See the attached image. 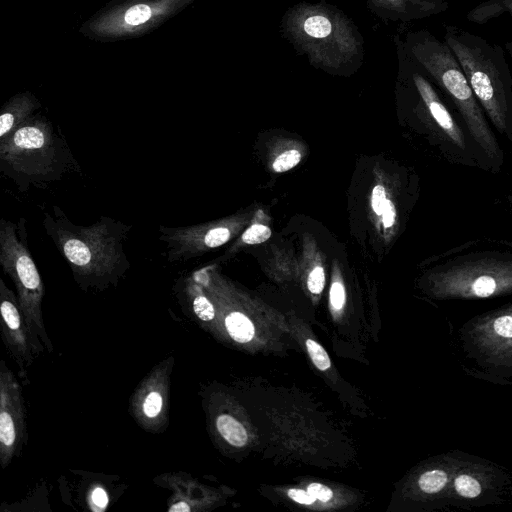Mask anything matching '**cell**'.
Segmentation results:
<instances>
[{
	"label": "cell",
	"mask_w": 512,
	"mask_h": 512,
	"mask_svg": "<svg viewBox=\"0 0 512 512\" xmlns=\"http://www.w3.org/2000/svg\"><path fill=\"white\" fill-rule=\"evenodd\" d=\"M0 172L24 192L82 169L60 128L38 114L0 141Z\"/></svg>",
	"instance_id": "obj_4"
},
{
	"label": "cell",
	"mask_w": 512,
	"mask_h": 512,
	"mask_svg": "<svg viewBox=\"0 0 512 512\" xmlns=\"http://www.w3.org/2000/svg\"><path fill=\"white\" fill-rule=\"evenodd\" d=\"M400 75L415 96L438 156L448 164L492 172L485 155L458 123L423 68L398 45Z\"/></svg>",
	"instance_id": "obj_6"
},
{
	"label": "cell",
	"mask_w": 512,
	"mask_h": 512,
	"mask_svg": "<svg viewBox=\"0 0 512 512\" xmlns=\"http://www.w3.org/2000/svg\"><path fill=\"white\" fill-rule=\"evenodd\" d=\"M301 160L299 151L291 149L280 154L273 162L275 172H285L295 167Z\"/></svg>",
	"instance_id": "obj_22"
},
{
	"label": "cell",
	"mask_w": 512,
	"mask_h": 512,
	"mask_svg": "<svg viewBox=\"0 0 512 512\" xmlns=\"http://www.w3.org/2000/svg\"><path fill=\"white\" fill-rule=\"evenodd\" d=\"M307 491L316 499L322 502L329 501L333 496L332 490L329 487L320 483H311L307 487Z\"/></svg>",
	"instance_id": "obj_27"
},
{
	"label": "cell",
	"mask_w": 512,
	"mask_h": 512,
	"mask_svg": "<svg viewBox=\"0 0 512 512\" xmlns=\"http://www.w3.org/2000/svg\"><path fill=\"white\" fill-rule=\"evenodd\" d=\"M0 314L2 340L11 359L25 377L27 370L45 348L31 332L21 310L17 294L0 279Z\"/></svg>",
	"instance_id": "obj_11"
},
{
	"label": "cell",
	"mask_w": 512,
	"mask_h": 512,
	"mask_svg": "<svg viewBox=\"0 0 512 512\" xmlns=\"http://www.w3.org/2000/svg\"><path fill=\"white\" fill-rule=\"evenodd\" d=\"M383 224L385 228L393 226L396 220V208L393 202L389 199L386 200L382 211Z\"/></svg>",
	"instance_id": "obj_29"
},
{
	"label": "cell",
	"mask_w": 512,
	"mask_h": 512,
	"mask_svg": "<svg viewBox=\"0 0 512 512\" xmlns=\"http://www.w3.org/2000/svg\"><path fill=\"white\" fill-rule=\"evenodd\" d=\"M181 303L202 322L214 320L216 312L213 303L205 294L203 285L194 273L179 277L174 285Z\"/></svg>",
	"instance_id": "obj_14"
},
{
	"label": "cell",
	"mask_w": 512,
	"mask_h": 512,
	"mask_svg": "<svg viewBox=\"0 0 512 512\" xmlns=\"http://www.w3.org/2000/svg\"><path fill=\"white\" fill-rule=\"evenodd\" d=\"M216 429L230 445L242 447L247 443L248 435L243 425L228 414H221L216 418Z\"/></svg>",
	"instance_id": "obj_18"
},
{
	"label": "cell",
	"mask_w": 512,
	"mask_h": 512,
	"mask_svg": "<svg viewBox=\"0 0 512 512\" xmlns=\"http://www.w3.org/2000/svg\"><path fill=\"white\" fill-rule=\"evenodd\" d=\"M91 504L96 510H104L109 503V497L106 491L101 487L93 489L90 495Z\"/></svg>",
	"instance_id": "obj_28"
},
{
	"label": "cell",
	"mask_w": 512,
	"mask_h": 512,
	"mask_svg": "<svg viewBox=\"0 0 512 512\" xmlns=\"http://www.w3.org/2000/svg\"><path fill=\"white\" fill-rule=\"evenodd\" d=\"M458 336L464 356L481 374L512 381V303L472 317Z\"/></svg>",
	"instance_id": "obj_8"
},
{
	"label": "cell",
	"mask_w": 512,
	"mask_h": 512,
	"mask_svg": "<svg viewBox=\"0 0 512 512\" xmlns=\"http://www.w3.org/2000/svg\"><path fill=\"white\" fill-rule=\"evenodd\" d=\"M270 236V228L262 224H254L244 232L242 240L246 244H260L269 239Z\"/></svg>",
	"instance_id": "obj_23"
},
{
	"label": "cell",
	"mask_w": 512,
	"mask_h": 512,
	"mask_svg": "<svg viewBox=\"0 0 512 512\" xmlns=\"http://www.w3.org/2000/svg\"><path fill=\"white\" fill-rule=\"evenodd\" d=\"M505 49L512 58V42L505 43Z\"/></svg>",
	"instance_id": "obj_31"
},
{
	"label": "cell",
	"mask_w": 512,
	"mask_h": 512,
	"mask_svg": "<svg viewBox=\"0 0 512 512\" xmlns=\"http://www.w3.org/2000/svg\"><path fill=\"white\" fill-rule=\"evenodd\" d=\"M173 363V358H170L154 367L131 397V412L145 430L159 432L168 423L170 373Z\"/></svg>",
	"instance_id": "obj_12"
},
{
	"label": "cell",
	"mask_w": 512,
	"mask_h": 512,
	"mask_svg": "<svg viewBox=\"0 0 512 512\" xmlns=\"http://www.w3.org/2000/svg\"><path fill=\"white\" fill-rule=\"evenodd\" d=\"M288 496L292 500L304 505H310L316 500V498L312 496L308 491L302 489H290L288 491Z\"/></svg>",
	"instance_id": "obj_30"
},
{
	"label": "cell",
	"mask_w": 512,
	"mask_h": 512,
	"mask_svg": "<svg viewBox=\"0 0 512 512\" xmlns=\"http://www.w3.org/2000/svg\"><path fill=\"white\" fill-rule=\"evenodd\" d=\"M330 302L332 306L339 310L345 303V290L340 282H334L330 289Z\"/></svg>",
	"instance_id": "obj_26"
},
{
	"label": "cell",
	"mask_w": 512,
	"mask_h": 512,
	"mask_svg": "<svg viewBox=\"0 0 512 512\" xmlns=\"http://www.w3.org/2000/svg\"><path fill=\"white\" fill-rule=\"evenodd\" d=\"M437 300H477L512 294V241L477 239L434 260L426 276Z\"/></svg>",
	"instance_id": "obj_2"
},
{
	"label": "cell",
	"mask_w": 512,
	"mask_h": 512,
	"mask_svg": "<svg viewBox=\"0 0 512 512\" xmlns=\"http://www.w3.org/2000/svg\"><path fill=\"white\" fill-rule=\"evenodd\" d=\"M27 440L22 389L4 360L0 362V464L4 469L18 456Z\"/></svg>",
	"instance_id": "obj_10"
},
{
	"label": "cell",
	"mask_w": 512,
	"mask_h": 512,
	"mask_svg": "<svg viewBox=\"0 0 512 512\" xmlns=\"http://www.w3.org/2000/svg\"><path fill=\"white\" fill-rule=\"evenodd\" d=\"M325 285V274L322 267H315L309 274L307 286L311 293L320 294Z\"/></svg>",
	"instance_id": "obj_24"
},
{
	"label": "cell",
	"mask_w": 512,
	"mask_h": 512,
	"mask_svg": "<svg viewBox=\"0 0 512 512\" xmlns=\"http://www.w3.org/2000/svg\"><path fill=\"white\" fill-rule=\"evenodd\" d=\"M390 17L411 21L431 17L449 10L446 0H383Z\"/></svg>",
	"instance_id": "obj_16"
},
{
	"label": "cell",
	"mask_w": 512,
	"mask_h": 512,
	"mask_svg": "<svg viewBox=\"0 0 512 512\" xmlns=\"http://www.w3.org/2000/svg\"><path fill=\"white\" fill-rule=\"evenodd\" d=\"M504 15L512 18V0H485L471 8L466 14V19L471 23L483 25Z\"/></svg>",
	"instance_id": "obj_17"
},
{
	"label": "cell",
	"mask_w": 512,
	"mask_h": 512,
	"mask_svg": "<svg viewBox=\"0 0 512 512\" xmlns=\"http://www.w3.org/2000/svg\"><path fill=\"white\" fill-rule=\"evenodd\" d=\"M302 31L311 40L324 41L333 34L334 24L325 14L315 13L303 20Z\"/></svg>",
	"instance_id": "obj_19"
},
{
	"label": "cell",
	"mask_w": 512,
	"mask_h": 512,
	"mask_svg": "<svg viewBox=\"0 0 512 512\" xmlns=\"http://www.w3.org/2000/svg\"><path fill=\"white\" fill-rule=\"evenodd\" d=\"M454 106L465 129L488 160L492 173L504 164V152L454 52L427 30L409 32L399 42Z\"/></svg>",
	"instance_id": "obj_3"
},
{
	"label": "cell",
	"mask_w": 512,
	"mask_h": 512,
	"mask_svg": "<svg viewBox=\"0 0 512 512\" xmlns=\"http://www.w3.org/2000/svg\"><path fill=\"white\" fill-rule=\"evenodd\" d=\"M444 41L454 52L491 124L512 141V75L504 48L455 25Z\"/></svg>",
	"instance_id": "obj_5"
},
{
	"label": "cell",
	"mask_w": 512,
	"mask_h": 512,
	"mask_svg": "<svg viewBox=\"0 0 512 512\" xmlns=\"http://www.w3.org/2000/svg\"><path fill=\"white\" fill-rule=\"evenodd\" d=\"M306 347L313 364L321 371L330 368V358L325 349L312 339L306 340Z\"/></svg>",
	"instance_id": "obj_21"
},
{
	"label": "cell",
	"mask_w": 512,
	"mask_h": 512,
	"mask_svg": "<svg viewBox=\"0 0 512 512\" xmlns=\"http://www.w3.org/2000/svg\"><path fill=\"white\" fill-rule=\"evenodd\" d=\"M39 103L29 94L17 95L10 99L0 114V141L8 138L19 127L34 117Z\"/></svg>",
	"instance_id": "obj_15"
},
{
	"label": "cell",
	"mask_w": 512,
	"mask_h": 512,
	"mask_svg": "<svg viewBox=\"0 0 512 512\" xmlns=\"http://www.w3.org/2000/svg\"><path fill=\"white\" fill-rule=\"evenodd\" d=\"M225 326L230 337L238 343L249 342L255 333L250 319L240 312H231L225 318Z\"/></svg>",
	"instance_id": "obj_20"
},
{
	"label": "cell",
	"mask_w": 512,
	"mask_h": 512,
	"mask_svg": "<svg viewBox=\"0 0 512 512\" xmlns=\"http://www.w3.org/2000/svg\"><path fill=\"white\" fill-rule=\"evenodd\" d=\"M42 225L83 291L116 286L129 271L124 243L132 225L105 215L77 225L58 205L43 213Z\"/></svg>",
	"instance_id": "obj_1"
},
{
	"label": "cell",
	"mask_w": 512,
	"mask_h": 512,
	"mask_svg": "<svg viewBox=\"0 0 512 512\" xmlns=\"http://www.w3.org/2000/svg\"><path fill=\"white\" fill-rule=\"evenodd\" d=\"M182 0H158L130 6L121 14L116 13L98 23L103 33L133 32L151 21L171 12Z\"/></svg>",
	"instance_id": "obj_13"
},
{
	"label": "cell",
	"mask_w": 512,
	"mask_h": 512,
	"mask_svg": "<svg viewBox=\"0 0 512 512\" xmlns=\"http://www.w3.org/2000/svg\"><path fill=\"white\" fill-rule=\"evenodd\" d=\"M507 199H508L510 207L512 208V194H510Z\"/></svg>",
	"instance_id": "obj_32"
},
{
	"label": "cell",
	"mask_w": 512,
	"mask_h": 512,
	"mask_svg": "<svg viewBox=\"0 0 512 512\" xmlns=\"http://www.w3.org/2000/svg\"><path fill=\"white\" fill-rule=\"evenodd\" d=\"M0 265L12 280L21 310L33 335L46 350L53 351V345L46 332L42 301L45 288L41 274L28 246L27 220L0 219Z\"/></svg>",
	"instance_id": "obj_7"
},
{
	"label": "cell",
	"mask_w": 512,
	"mask_h": 512,
	"mask_svg": "<svg viewBox=\"0 0 512 512\" xmlns=\"http://www.w3.org/2000/svg\"><path fill=\"white\" fill-rule=\"evenodd\" d=\"M508 482L502 467L466 454L453 474L448 506L468 508L492 503Z\"/></svg>",
	"instance_id": "obj_9"
},
{
	"label": "cell",
	"mask_w": 512,
	"mask_h": 512,
	"mask_svg": "<svg viewBox=\"0 0 512 512\" xmlns=\"http://www.w3.org/2000/svg\"><path fill=\"white\" fill-rule=\"evenodd\" d=\"M386 200V192L384 187L381 185H376L372 191L371 204L374 212L377 215L382 214Z\"/></svg>",
	"instance_id": "obj_25"
}]
</instances>
